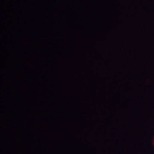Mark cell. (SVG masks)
I'll use <instances>...</instances> for the list:
<instances>
[{"label":"cell","instance_id":"cell-1","mask_svg":"<svg viewBox=\"0 0 154 154\" xmlns=\"http://www.w3.org/2000/svg\"><path fill=\"white\" fill-rule=\"evenodd\" d=\"M152 144H153V147H154V138H153V142H152Z\"/></svg>","mask_w":154,"mask_h":154}]
</instances>
